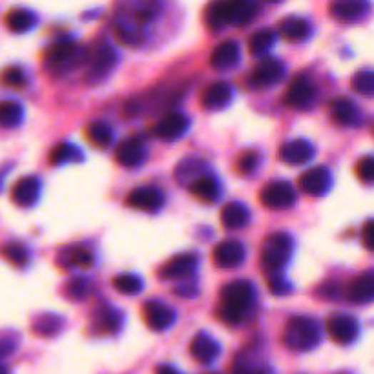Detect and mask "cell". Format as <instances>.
<instances>
[{"label": "cell", "mask_w": 374, "mask_h": 374, "mask_svg": "<svg viewBox=\"0 0 374 374\" xmlns=\"http://www.w3.org/2000/svg\"><path fill=\"white\" fill-rule=\"evenodd\" d=\"M143 318L144 323L148 325V329L163 333L168 327H172L176 321V310L161 301H146L143 305Z\"/></svg>", "instance_id": "10"}, {"label": "cell", "mask_w": 374, "mask_h": 374, "mask_svg": "<svg viewBox=\"0 0 374 374\" xmlns=\"http://www.w3.org/2000/svg\"><path fill=\"white\" fill-rule=\"evenodd\" d=\"M356 173H358V179L362 183H365V185H370L374 179V161L370 156H365L363 157L360 163H358V168H356Z\"/></svg>", "instance_id": "42"}, {"label": "cell", "mask_w": 374, "mask_h": 374, "mask_svg": "<svg viewBox=\"0 0 374 374\" xmlns=\"http://www.w3.org/2000/svg\"><path fill=\"white\" fill-rule=\"evenodd\" d=\"M6 24L15 34H24L35 26V17L34 13L28 11V9H11L6 17Z\"/></svg>", "instance_id": "33"}, {"label": "cell", "mask_w": 374, "mask_h": 374, "mask_svg": "<svg viewBox=\"0 0 374 374\" xmlns=\"http://www.w3.org/2000/svg\"><path fill=\"white\" fill-rule=\"evenodd\" d=\"M71 156L79 157V152L71 146V144H66V143L59 144V146H55L54 148V152L50 153L51 165H61V163L71 161Z\"/></svg>", "instance_id": "41"}, {"label": "cell", "mask_w": 374, "mask_h": 374, "mask_svg": "<svg viewBox=\"0 0 374 374\" xmlns=\"http://www.w3.org/2000/svg\"><path fill=\"white\" fill-rule=\"evenodd\" d=\"M126 203L132 208L153 214V212L161 210V206L165 203V196L161 190L152 188V186H143V188H136L128 193Z\"/></svg>", "instance_id": "11"}, {"label": "cell", "mask_w": 374, "mask_h": 374, "mask_svg": "<svg viewBox=\"0 0 374 374\" xmlns=\"http://www.w3.org/2000/svg\"><path fill=\"white\" fill-rule=\"evenodd\" d=\"M316 97V84L308 75H298L285 94V104L290 108H307Z\"/></svg>", "instance_id": "5"}, {"label": "cell", "mask_w": 374, "mask_h": 374, "mask_svg": "<svg viewBox=\"0 0 374 374\" xmlns=\"http://www.w3.org/2000/svg\"><path fill=\"white\" fill-rule=\"evenodd\" d=\"M62 325H64V320L57 314H41L34 320L31 330L39 336H57L62 330Z\"/></svg>", "instance_id": "32"}, {"label": "cell", "mask_w": 374, "mask_h": 374, "mask_svg": "<svg viewBox=\"0 0 374 374\" xmlns=\"http://www.w3.org/2000/svg\"><path fill=\"white\" fill-rule=\"evenodd\" d=\"M369 8L367 2L360 0H343V2H334L330 4V15L340 22H353L363 15V11Z\"/></svg>", "instance_id": "25"}, {"label": "cell", "mask_w": 374, "mask_h": 374, "mask_svg": "<svg viewBox=\"0 0 374 374\" xmlns=\"http://www.w3.org/2000/svg\"><path fill=\"white\" fill-rule=\"evenodd\" d=\"M283 74L285 66L278 59H263V61L259 62L258 66L252 70L251 84L258 88L271 86V84L280 83L281 79H283Z\"/></svg>", "instance_id": "13"}, {"label": "cell", "mask_w": 374, "mask_h": 374, "mask_svg": "<svg viewBox=\"0 0 374 374\" xmlns=\"http://www.w3.org/2000/svg\"><path fill=\"white\" fill-rule=\"evenodd\" d=\"M117 54L110 46H99L95 55L90 61V71H88V83H99L116 66Z\"/></svg>", "instance_id": "15"}, {"label": "cell", "mask_w": 374, "mask_h": 374, "mask_svg": "<svg viewBox=\"0 0 374 374\" xmlns=\"http://www.w3.org/2000/svg\"><path fill=\"white\" fill-rule=\"evenodd\" d=\"M0 374H6V373H4V370H2V369H0Z\"/></svg>", "instance_id": "52"}, {"label": "cell", "mask_w": 374, "mask_h": 374, "mask_svg": "<svg viewBox=\"0 0 374 374\" xmlns=\"http://www.w3.org/2000/svg\"><path fill=\"white\" fill-rule=\"evenodd\" d=\"M193 198L205 203H212L219 198V185L212 176H203L188 186Z\"/></svg>", "instance_id": "29"}, {"label": "cell", "mask_w": 374, "mask_h": 374, "mask_svg": "<svg viewBox=\"0 0 374 374\" xmlns=\"http://www.w3.org/2000/svg\"><path fill=\"white\" fill-rule=\"evenodd\" d=\"M91 292V281L83 276H77V278H71L70 281L64 287V296L71 301H81L86 300Z\"/></svg>", "instance_id": "35"}, {"label": "cell", "mask_w": 374, "mask_h": 374, "mask_svg": "<svg viewBox=\"0 0 374 374\" xmlns=\"http://www.w3.org/2000/svg\"><path fill=\"white\" fill-rule=\"evenodd\" d=\"M234 374H268V373L265 369H261V367H243V365H239L238 369H236Z\"/></svg>", "instance_id": "50"}, {"label": "cell", "mask_w": 374, "mask_h": 374, "mask_svg": "<svg viewBox=\"0 0 374 374\" xmlns=\"http://www.w3.org/2000/svg\"><path fill=\"white\" fill-rule=\"evenodd\" d=\"M86 137L94 146L104 148V146H108V144L111 143L113 133H111V128L108 126L106 123H103V121H95V123H91L90 126L86 128Z\"/></svg>", "instance_id": "34"}, {"label": "cell", "mask_w": 374, "mask_h": 374, "mask_svg": "<svg viewBox=\"0 0 374 374\" xmlns=\"http://www.w3.org/2000/svg\"><path fill=\"white\" fill-rule=\"evenodd\" d=\"M188 117L179 113V111H170L166 113L153 128V136L163 141H176L188 130Z\"/></svg>", "instance_id": "12"}, {"label": "cell", "mask_w": 374, "mask_h": 374, "mask_svg": "<svg viewBox=\"0 0 374 374\" xmlns=\"http://www.w3.org/2000/svg\"><path fill=\"white\" fill-rule=\"evenodd\" d=\"M123 325V316L117 308L108 307L104 308L103 313H99V316L95 318V329L99 334H116L121 330Z\"/></svg>", "instance_id": "31"}, {"label": "cell", "mask_w": 374, "mask_h": 374, "mask_svg": "<svg viewBox=\"0 0 374 374\" xmlns=\"http://www.w3.org/2000/svg\"><path fill=\"white\" fill-rule=\"evenodd\" d=\"M196 265H198V256L192 252L177 254L159 268V278L161 280H186L193 274Z\"/></svg>", "instance_id": "9"}, {"label": "cell", "mask_w": 374, "mask_h": 374, "mask_svg": "<svg viewBox=\"0 0 374 374\" xmlns=\"http://www.w3.org/2000/svg\"><path fill=\"white\" fill-rule=\"evenodd\" d=\"M350 86L356 94L363 95V97H373L374 91V75L370 70H362L354 74L353 81H350Z\"/></svg>", "instance_id": "38"}, {"label": "cell", "mask_w": 374, "mask_h": 374, "mask_svg": "<svg viewBox=\"0 0 374 374\" xmlns=\"http://www.w3.org/2000/svg\"><path fill=\"white\" fill-rule=\"evenodd\" d=\"M254 285L247 280H238L221 288V303L218 318L226 325H236L245 318L254 303Z\"/></svg>", "instance_id": "1"}, {"label": "cell", "mask_w": 374, "mask_h": 374, "mask_svg": "<svg viewBox=\"0 0 374 374\" xmlns=\"http://www.w3.org/2000/svg\"><path fill=\"white\" fill-rule=\"evenodd\" d=\"M0 81L4 84H8V86H22V84L26 83L24 74H22V70L19 66L6 68V70L2 71V75H0Z\"/></svg>", "instance_id": "43"}, {"label": "cell", "mask_w": 374, "mask_h": 374, "mask_svg": "<svg viewBox=\"0 0 374 374\" xmlns=\"http://www.w3.org/2000/svg\"><path fill=\"white\" fill-rule=\"evenodd\" d=\"M314 157V146L305 139H294L280 148V159L288 165H305Z\"/></svg>", "instance_id": "19"}, {"label": "cell", "mask_w": 374, "mask_h": 374, "mask_svg": "<svg viewBox=\"0 0 374 374\" xmlns=\"http://www.w3.org/2000/svg\"><path fill=\"white\" fill-rule=\"evenodd\" d=\"M294 201H296V190L287 181L271 183L261 192V203L272 210L288 208L294 205Z\"/></svg>", "instance_id": "8"}, {"label": "cell", "mask_w": 374, "mask_h": 374, "mask_svg": "<svg viewBox=\"0 0 374 374\" xmlns=\"http://www.w3.org/2000/svg\"><path fill=\"white\" fill-rule=\"evenodd\" d=\"M22 116H24V110H22L21 104L15 103V101H4V103H0V126H17V124H21Z\"/></svg>", "instance_id": "36"}, {"label": "cell", "mask_w": 374, "mask_h": 374, "mask_svg": "<svg viewBox=\"0 0 374 374\" xmlns=\"http://www.w3.org/2000/svg\"><path fill=\"white\" fill-rule=\"evenodd\" d=\"M239 61V46L234 41H225L212 51L210 55V64L216 70H228V68L236 66Z\"/></svg>", "instance_id": "23"}, {"label": "cell", "mask_w": 374, "mask_h": 374, "mask_svg": "<svg viewBox=\"0 0 374 374\" xmlns=\"http://www.w3.org/2000/svg\"><path fill=\"white\" fill-rule=\"evenodd\" d=\"M347 298L353 303H369L374 298V278L373 272L367 271L360 274L345 290Z\"/></svg>", "instance_id": "22"}, {"label": "cell", "mask_w": 374, "mask_h": 374, "mask_svg": "<svg viewBox=\"0 0 374 374\" xmlns=\"http://www.w3.org/2000/svg\"><path fill=\"white\" fill-rule=\"evenodd\" d=\"M292 248H294V241L285 232L268 236L263 245V251H261V267L271 274L272 272H280L290 259Z\"/></svg>", "instance_id": "4"}, {"label": "cell", "mask_w": 374, "mask_h": 374, "mask_svg": "<svg viewBox=\"0 0 374 374\" xmlns=\"http://www.w3.org/2000/svg\"><path fill=\"white\" fill-rule=\"evenodd\" d=\"M152 19H153V11H152V9H148V8L139 9V11H137V15H136V21L141 22V24H148V22L152 21Z\"/></svg>", "instance_id": "49"}, {"label": "cell", "mask_w": 374, "mask_h": 374, "mask_svg": "<svg viewBox=\"0 0 374 374\" xmlns=\"http://www.w3.org/2000/svg\"><path fill=\"white\" fill-rule=\"evenodd\" d=\"M212 259L219 268H234L245 259V247L238 239L221 241L212 252Z\"/></svg>", "instance_id": "14"}, {"label": "cell", "mask_w": 374, "mask_h": 374, "mask_svg": "<svg viewBox=\"0 0 374 374\" xmlns=\"http://www.w3.org/2000/svg\"><path fill=\"white\" fill-rule=\"evenodd\" d=\"M39 193H41V181L37 177H24L11 188V199L19 206H31L39 199Z\"/></svg>", "instance_id": "21"}, {"label": "cell", "mask_w": 374, "mask_h": 374, "mask_svg": "<svg viewBox=\"0 0 374 374\" xmlns=\"http://www.w3.org/2000/svg\"><path fill=\"white\" fill-rule=\"evenodd\" d=\"M146 146L141 139L133 137V139H126L117 146L116 159L121 166L126 168H136V166L143 165L146 159Z\"/></svg>", "instance_id": "17"}, {"label": "cell", "mask_w": 374, "mask_h": 374, "mask_svg": "<svg viewBox=\"0 0 374 374\" xmlns=\"http://www.w3.org/2000/svg\"><path fill=\"white\" fill-rule=\"evenodd\" d=\"M2 254H4L13 265H17V267H24V265H28L29 261L28 248H26L24 245H21V243L6 245V247L2 248Z\"/></svg>", "instance_id": "40"}, {"label": "cell", "mask_w": 374, "mask_h": 374, "mask_svg": "<svg viewBox=\"0 0 374 374\" xmlns=\"http://www.w3.org/2000/svg\"><path fill=\"white\" fill-rule=\"evenodd\" d=\"M268 288H271V292L276 294V296H285V294L290 292V283L285 278H281V276H271L268 278Z\"/></svg>", "instance_id": "45"}, {"label": "cell", "mask_w": 374, "mask_h": 374, "mask_svg": "<svg viewBox=\"0 0 374 374\" xmlns=\"http://www.w3.org/2000/svg\"><path fill=\"white\" fill-rule=\"evenodd\" d=\"M203 170H205V163L201 159H183L176 168L177 183L179 185H185L186 183L190 186L196 179L205 176Z\"/></svg>", "instance_id": "30"}, {"label": "cell", "mask_w": 374, "mask_h": 374, "mask_svg": "<svg viewBox=\"0 0 374 374\" xmlns=\"http://www.w3.org/2000/svg\"><path fill=\"white\" fill-rule=\"evenodd\" d=\"M362 243L367 251H373L374 248V223L373 221H367L365 225H363Z\"/></svg>", "instance_id": "48"}, {"label": "cell", "mask_w": 374, "mask_h": 374, "mask_svg": "<svg viewBox=\"0 0 374 374\" xmlns=\"http://www.w3.org/2000/svg\"><path fill=\"white\" fill-rule=\"evenodd\" d=\"M330 183L333 177L325 166H314L300 177V188L308 196H323L330 188Z\"/></svg>", "instance_id": "16"}, {"label": "cell", "mask_w": 374, "mask_h": 374, "mask_svg": "<svg viewBox=\"0 0 374 374\" xmlns=\"http://www.w3.org/2000/svg\"><path fill=\"white\" fill-rule=\"evenodd\" d=\"M59 267L71 268V267H91L94 265V254L88 248H66L62 251L57 258Z\"/></svg>", "instance_id": "28"}, {"label": "cell", "mask_w": 374, "mask_h": 374, "mask_svg": "<svg viewBox=\"0 0 374 374\" xmlns=\"http://www.w3.org/2000/svg\"><path fill=\"white\" fill-rule=\"evenodd\" d=\"M113 287L123 294H137L143 288V281L133 274H119L113 278Z\"/></svg>", "instance_id": "39"}, {"label": "cell", "mask_w": 374, "mask_h": 374, "mask_svg": "<svg viewBox=\"0 0 374 374\" xmlns=\"http://www.w3.org/2000/svg\"><path fill=\"white\" fill-rule=\"evenodd\" d=\"M248 219H251V212L245 205L241 203H228L225 205V208L221 210V223L225 228H231V231H238L247 225Z\"/></svg>", "instance_id": "26"}, {"label": "cell", "mask_w": 374, "mask_h": 374, "mask_svg": "<svg viewBox=\"0 0 374 374\" xmlns=\"http://www.w3.org/2000/svg\"><path fill=\"white\" fill-rule=\"evenodd\" d=\"M156 374H181L177 369H173L172 365H159L156 369Z\"/></svg>", "instance_id": "51"}, {"label": "cell", "mask_w": 374, "mask_h": 374, "mask_svg": "<svg viewBox=\"0 0 374 374\" xmlns=\"http://www.w3.org/2000/svg\"><path fill=\"white\" fill-rule=\"evenodd\" d=\"M340 292V285L334 283V281H327V283L316 288V296L321 298V300H338Z\"/></svg>", "instance_id": "47"}, {"label": "cell", "mask_w": 374, "mask_h": 374, "mask_svg": "<svg viewBox=\"0 0 374 374\" xmlns=\"http://www.w3.org/2000/svg\"><path fill=\"white\" fill-rule=\"evenodd\" d=\"M329 113L334 123L341 126H356L360 123V110L347 97H336L330 101Z\"/></svg>", "instance_id": "20"}, {"label": "cell", "mask_w": 374, "mask_h": 374, "mask_svg": "<svg viewBox=\"0 0 374 374\" xmlns=\"http://www.w3.org/2000/svg\"><path fill=\"white\" fill-rule=\"evenodd\" d=\"M258 4L251 0H223L206 8V24L210 29H219L223 26H245L256 17Z\"/></svg>", "instance_id": "2"}, {"label": "cell", "mask_w": 374, "mask_h": 374, "mask_svg": "<svg viewBox=\"0 0 374 374\" xmlns=\"http://www.w3.org/2000/svg\"><path fill=\"white\" fill-rule=\"evenodd\" d=\"M281 37L288 42H300L310 35V22L301 17H288L281 22Z\"/></svg>", "instance_id": "27"}, {"label": "cell", "mask_w": 374, "mask_h": 374, "mask_svg": "<svg viewBox=\"0 0 374 374\" xmlns=\"http://www.w3.org/2000/svg\"><path fill=\"white\" fill-rule=\"evenodd\" d=\"M232 99V88L231 84L225 83V81H218L214 84H208V86L203 90L201 94V106L205 110H223L225 106H228Z\"/></svg>", "instance_id": "18"}, {"label": "cell", "mask_w": 374, "mask_h": 374, "mask_svg": "<svg viewBox=\"0 0 374 374\" xmlns=\"http://www.w3.org/2000/svg\"><path fill=\"white\" fill-rule=\"evenodd\" d=\"M79 54V46L71 41L57 42V44L50 46V50L46 51V66L50 70H70L75 66L77 62Z\"/></svg>", "instance_id": "7"}, {"label": "cell", "mask_w": 374, "mask_h": 374, "mask_svg": "<svg viewBox=\"0 0 374 374\" xmlns=\"http://www.w3.org/2000/svg\"><path fill=\"white\" fill-rule=\"evenodd\" d=\"M276 42V34L272 29H261L258 34H254L248 41V50L252 55L259 57V55H265Z\"/></svg>", "instance_id": "37"}, {"label": "cell", "mask_w": 374, "mask_h": 374, "mask_svg": "<svg viewBox=\"0 0 374 374\" xmlns=\"http://www.w3.org/2000/svg\"><path fill=\"white\" fill-rule=\"evenodd\" d=\"M285 345L292 350H310L320 343V325L313 318H292L285 327Z\"/></svg>", "instance_id": "3"}, {"label": "cell", "mask_w": 374, "mask_h": 374, "mask_svg": "<svg viewBox=\"0 0 374 374\" xmlns=\"http://www.w3.org/2000/svg\"><path fill=\"white\" fill-rule=\"evenodd\" d=\"M190 354L196 362L199 363H210L214 362L219 354L218 341H214L206 334H198L190 343Z\"/></svg>", "instance_id": "24"}, {"label": "cell", "mask_w": 374, "mask_h": 374, "mask_svg": "<svg viewBox=\"0 0 374 374\" xmlns=\"http://www.w3.org/2000/svg\"><path fill=\"white\" fill-rule=\"evenodd\" d=\"M327 333L340 345H349L360 334V325L349 314H334L327 320Z\"/></svg>", "instance_id": "6"}, {"label": "cell", "mask_w": 374, "mask_h": 374, "mask_svg": "<svg viewBox=\"0 0 374 374\" xmlns=\"http://www.w3.org/2000/svg\"><path fill=\"white\" fill-rule=\"evenodd\" d=\"M258 159H259V156L256 152H245L243 153V156H239V159H238V172L239 173H251V172H254V168L256 166H258Z\"/></svg>", "instance_id": "44"}, {"label": "cell", "mask_w": 374, "mask_h": 374, "mask_svg": "<svg viewBox=\"0 0 374 374\" xmlns=\"http://www.w3.org/2000/svg\"><path fill=\"white\" fill-rule=\"evenodd\" d=\"M117 41L123 42L124 46H139L143 42V35L133 31V29L119 28L117 29Z\"/></svg>", "instance_id": "46"}]
</instances>
